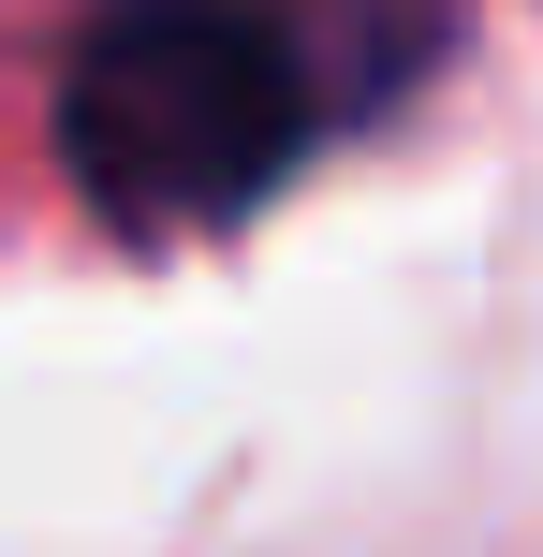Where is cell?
I'll return each mask as SVG.
<instances>
[{
  "label": "cell",
  "instance_id": "6da1fadb",
  "mask_svg": "<svg viewBox=\"0 0 543 557\" xmlns=\"http://www.w3.org/2000/svg\"><path fill=\"white\" fill-rule=\"evenodd\" d=\"M59 147L103 191V221L192 235L280 191V162L309 147V88H294L280 29L221 15V0H118L74 45L59 88Z\"/></svg>",
  "mask_w": 543,
  "mask_h": 557
}]
</instances>
